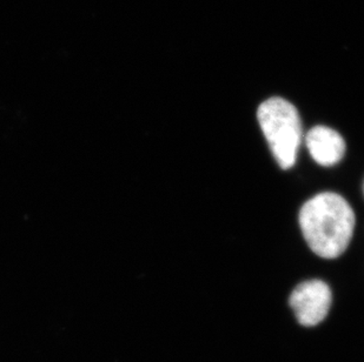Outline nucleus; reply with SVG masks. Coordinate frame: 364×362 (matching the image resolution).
Here are the masks:
<instances>
[{
  "label": "nucleus",
  "instance_id": "nucleus-1",
  "mask_svg": "<svg viewBox=\"0 0 364 362\" xmlns=\"http://www.w3.org/2000/svg\"><path fill=\"white\" fill-rule=\"evenodd\" d=\"M355 213L337 193L324 192L303 205L299 225L306 243L316 256L335 259L347 250L354 234Z\"/></svg>",
  "mask_w": 364,
  "mask_h": 362
},
{
  "label": "nucleus",
  "instance_id": "nucleus-2",
  "mask_svg": "<svg viewBox=\"0 0 364 362\" xmlns=\"http://www.w3.org/2000/svg\"><path fill=\"white\" fill-rule=\"evenodd\" d=\"M257 119L277 164L283 170L291 168L302 139V124L296 107L279 97L270 98L258 107Z\"/></svg>",
  "mask_w": 364,
  "mask_h": 362
},
{
  "label": "nucleus",
  "instance_id": "nucleus-3",
  "mask_svg": "<svg viewBox=\"0 0 364 362\" xmlns=\"http://www.w3.org/2000/svg\"><path fill=\"white\" fill-rule=\"evenodd\" d=\"M331 290L321 280L299 284L290 297V306L301 325L314 327L323 322L331 306Z\"/></svg>",
  "mask_w": 364,
  "mask_h": 362
},
{
  "label": "nucleus",
  "instance_id": "nucleus-4",
  "mask_svg": "<svg viewBox=\"0 0 364 362\" xmlns=\"http://www.w3.org/2000/svg\"><path fill=\"white\" fill-rule=\"evenodd\" d=\"M306 143L314 160L326 168L340 163L346 153L343 138L329 127H314L306 134Z\"/></svg>",
  "mask_w": 364,
  "mask_h": 362
},
{
  "label": "nucleus",
  "instance_id": "nucleus-5",
  "mask_svg": "<svg viewBox=\"0 0 364 362\" xmlns=\"http://www.w3.org/2000/svg\"><path fill=\"white\" fill-rule=\"evenodd\" d=\"M363 190H364V187H363Z\"/></svg>",
  "mask_w": 364,
  "mask_h": 362
}]
</instances>
